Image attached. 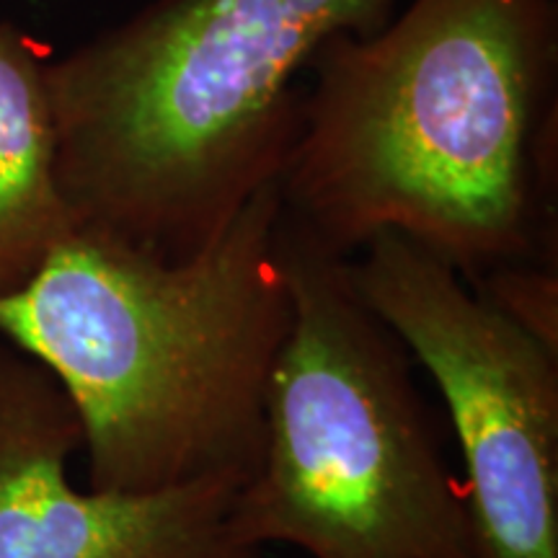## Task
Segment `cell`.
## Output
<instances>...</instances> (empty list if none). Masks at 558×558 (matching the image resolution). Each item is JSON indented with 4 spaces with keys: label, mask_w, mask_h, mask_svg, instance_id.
<instances>
[{
    "label": "cell",
    "mask_w": 558,
    "mask_h": 558,
    "mask_svg": "<svg viewBox=\"0 0 558 558\" xmlns=\"http://www.w3.org/2000/svg\"><path fill=\"white\" fill-rule=\"evenodd\" d=\"M290 324L277 184L181 259L73 228L0 298V333L73 403L88 488L114 494L246 484Z\"/></svg>",
    "instance_id": "cell-2"
},
{
    "label": "cell",
    "mask_w": 558,
    "mask_h": 558,
    "mask_svg": "<svg viewBox=\"0 0 558 558\" xmlns=\"http://www.w3.org/2000/svg\"><path fill=\"white\" fill-rule=\"evenodd\" d=\"M73 228L58 181L47 58L37 41L0 24V298Z\"/></svg>",
    "instance_id": "cell-7"
},
{
    "label": "cell",
    "mask_w": 558,
    "mask_h": 558,
    "mask_svg": "<svg viewBox=\"0 0 558 558\" xmlns=\"http://www.w3.org/2000/svg\"><path fill=\"white\" fill-rule=\"evenodd\" d=\"M282 256L292 324L239 494L243 538L311 558H478L409 352L365 303L352 259L300 239L284 215Z\"/></svg>",
    "instance_id": "cell-4"
},
{
    "label": "cell",
    "mask_w": 558,
    "mask_h": 558,
    "mask_svg": "<svg viewBox=\"0 0 558 558\" xmlns=\"http://www.w3.org/2000/svg\"><path fill=\"white\" fill-rule=\"evenodd\" d=\"M396 0H148L47 60L58 181L75 228L181 259L277 184L298 75Z\"/></svg>",
    "instance_id": "cell-3"
},
{
    "label": "cell",
    "mask_w": 558,
    "mask_h": 558,
    "mask_svg": "<svg viewBox=\"0 0 558 558\" xmlns=\"http://www.w3.org/2000/svg\"><path fill=\"white\" fill-rule=\"evenodd\" d=\"M556 0H407L326 41L277 179L300 239L352 259L401 235L469 282L546 239Z\"/></svg>",
    "instance_id": "cell-1"
},
{
    "label": "cell",
    "mask_w": 558,
    "mask_h": 558,
    "mask_svg": "<svg viewBox=\"0 0 558 558\" xmlns=\"http://www.w3.org/2000/svg\"><path fill=\"white\" fill-rule=\"evenodd\" d=\"M352 275L448 407L478 558H558V349L401 235Z\"/></svg>",
    "instance_id": "cell-5"
},
{
    "label": "cell",
    "mask_w": 558,
    "mask_h": 558,
    "mask_svg": "<svg viewBox=\"0 0 558 558\" xmlns=\"http://www.w3.org/2000/svg\"><path fill=\"white\" fill-rule=\"evenodd\" d=\"M471 284L484 290L507 316L525 326L530 333L558 349V284L554 271L525 262L488 271Z\"/></svg>",
    "instance_id": "cell-8"
},
{
    "label": "cell",
    "mask_w": 558,
    "mask_h": 558,
    "mask_svg": "<svg viewBox=\"0 0 558 558\" xmlns=\"http://www.w3.org/2000/svg\"><path fill=\"white\" fill-rule=\"evenodd\" d=\"M81 424L60 383L0 347V558H262L243 538V481L156 494L75 488Z\"/></svg>",
    "instance_id": "cell-6"
}]
</instances>
